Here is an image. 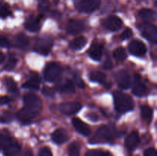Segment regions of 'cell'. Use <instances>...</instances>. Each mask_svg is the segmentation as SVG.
I'll use <instances>...</instances> for the list:
<instances>
[{
    "label": "cell",
    "mask_w": 157,
    "mask_h": 156,
    "mask_svg": "<svg viewBox=\"0 0 157 156\" xmlns=\"http://www.w3.org/2000/svg\"><path fill=\"white\" fill-rule=\"evenodd\" d=\"M103 24L107 29L114 32L119 30L122 27L123 21L119 17L116 15H110L104 20Z\"/></svg>",
    "instance_id": "obj_11"
},
{
    "label": "cell",
    "mask_w": 157,
    "mask_h": 156,
    "mask_svg": "<svg viewBox=\"0 0 157 156\" xmlns=\"http://www.w3.org/2000/svg\"><path fill=\"white\" fill-rule=\"evenodd\" d=\"M38 10L40 13L45 14L50 10V3L48 0H41L38 5Z\"/></svg>",
    "instance_id": "obj_34"
},
{
    "label": "cell",
    "mask_w": 157,
    "mask_h": 156,
    "mask_svg": "<svg viewBox=\"0 0 157 156\" xmlns=\"http://www.w3.org/2000/svg\"><path fill=\"white\" fill-rule=\"evenodd\" d=\"M85 29V24L79 19H71L68 21L67 25V32L71 35H77Z\"/></svg>",
    "instance_id": "obj_12"
},
{
    "label": "cell",
    "mask_w": 157,
    "mask_h": 156,
    "mask_svg": "<svg viewBox=\"0 0 157 156\" xmlns=\"http://www.w3.org/2000/svg\"><path fill=\"white\" fill-rule=\"evenodd\" d=\"M40 109H34L25 106L17 113V118L22 122H28L32 119H35L40 113Z\"/></svg>",
    "instance_id": "obj_6"
},
{
    "label": "cell",
    "mask_w": 157,
    "mask_h": 156,
    "mask_svg": "<svg viewBox=\"0 0 157 156\" xmlns=\"http://www.w3.org/2000/svg\"><path fill=\"white\" fill-rule=\"evenodd\" d=\"M42 93L48 97H54L55 96V90L48 87H44L42 88Z\"/></svg>",
    "instance_id": "obj_36"
},
{
    "label": "cell",
    "mask_w": 157,
    "mask_h": 156,
    "mask_svg": "<svg viewBox=\"0 0 157 156\" xmlns=\"http://www.w3.org/2000/svg\"><path fill=\"white\" fill-rule=\"evenodd\" d=\"M11 15V11L9 6L6 4H3L0 6V18H5Z\"/></svg>",
    "instance_id": "obj_35"
},
{
    "label": "cell",
    "mask_w": 157,
    "mask_h": 156,
    "mask_svg": "<svg viewBox=\"0 0 157 156\" xmlns=\"http://www.w3.org/2000/svg\"><path fill=\"white\" fill-rule=\"evenodd\" d=\"M138 28L144 38H147L150 42L156 44L157 41V28L154 24L145 22L140 24Z\"/></svg>",
    "instance_id": "obj_5"
},
{
    "label": "cell",
    "mask_w": 157,
    "mask_h": 156,
    "mask_svg": "<svg viewBox=\"0 0 157 156\" xmlns=\"http://www.w3.org/2000/svg\"><path fill=\"white\" fill-rule=\"evenodd\" d=\"M132 35H133V32L131 31V29L127 28L126 29V30L123 32L122 35H121V39L122 40L128 39V38H130Z\"/></svg>",
    "instance_id": "obj_40"
},
{
    "label": "cell",
    "mask_w": 157,
    "mask_h": 156,
    "mask_svg": "<svg viewBox=\"0 0 157 156\" xmlns=\"http://www.w3.org/2000/svg\"><path fill=\"white\" fill-rule=\"evenodd\" d=\"M74 79H75V84L78 85V87H80V88H81V89L84 88V87H85V84H84V82L83 81V80L81 79V76H80L78 73H75V76H74Z\"/></svg>",
    "instance_id": "obj_37"
},
{
    "label": "cell",
    "mask_w": 157,
    "mask_h": 156,
    "mask_svg": "<svg viewBox=\"0 0 157 156\" xmlns=\"http://www.w3.org/2000/svg\"><path fill=\"white\" fill-rule=\"evenodd\" d=\"M102 46L99 43L94 42L88 50L89 56L94 60V61H100L102 57Z\"/></svg>",
    "instance_id": "obj_21"
},
{
    "label": "cell",
    "mask_w": 157,
    "mask_h": 156,
    "mask_svg": "<svg viewBox=\"0 0 157 156\" xmlns=\"http://www.w3.org/2000/svg\"><path fill=\"white\" fill-rule=\"evenodd\" d=\"M153 109L147 105H144L141 106V115L143 119L147 122H150L153 118Z\"/></svg>",
    "instance_id": "obj_26"
},
{
    "label": "cell",
    "mask_w": 157,
    "mask_h": 156,
    "mask_svg": "<svg viewBox=\"0 0 157 156\" xmlns=\"http://www.w3.org/2000/svg\"><path fill=\"white\" fill-rule=\"evenodd\" d=\"M52 139L55 143L61 145L68 139V135L64 128H58L52 133Z\"/></svg>",
    "instance_id": "obj_18"
},
{
    "label": "cell",
    "mask_w": 157,
    "mask_h": 156,
    "mask_svg": "<svg viewBox=\"0 0 157 156\" xmlns=\"http://www.w3.org/2000/svg\"><path fill=\"white\" fill-rule=\"evenodd\" d=\"M74 5L79 12L90 13L100 7L101 0H74Z\"/></svg>",
    "instance_id": "obj_3"
},
{
    "label": "cell",
    "mask_w": 157,
    "mask_h": 156,
    "mask_svg": "<svg viewBox=\"0 0 157 156\" xmlns=\"http://www.w3.org/2000/svg\"><path fill=\"white\" fill-rule=\"evenodd\" d=\"M129 50L132 54L137 57H142L147 53V46L144 42L138 40H134L129 44Z\"/></svg>",
    "instance_id": "obj_10"
},
{
    "label": "cell",
    "mask_w": 157,
    "mask_h": 156,
    "mask_svg": "<svg viewBox=\"0 0 157 156\" xmlns=\"http://www.w3.org/2000/svg\"><path fill=\"white\" fill-rule=\"evenodd\" d=\"M133 93L137 96H144L147 94V87L141 80L140 75L136 74L134 76V82H133Z\"/></svg>",
    "instance_id": "obj_14"
},
{
    "label": "cell",
    "mask_w": 157,
    "mask_h": 156,
    "mask_svg": "<svg viewBox=\"0 0 157 156\" xmlns=\"http://www.w3.org/2000/svg\"><path fill=\"white\" fill-rule=\"evenodd\" d=\"M17 63H18V60L16 58L13 56V55H9V58H8V61L6 62V65H5L4 69L6 70H11L12 69L15 68V67L16 66Z\"/></svg>",
    "instance_id": "obj_32"
},
{
    "label": "cell",
    "mask_w": 157,
    "mask_h": 156,
    "mask_svg": "<svg viewBox=\"0 0 157 156\" xmlns=\"http://www.w3.org/2000/svg\"><path fill=\"white\" fill-rule=\"evenodd\" d=\"M112 67H113V64H112V62L111 61H110V58H107L105 62H104V67L105 69H110L112 68Z\"/></svg>",
    "instance_id": "obj_44"
},
{
    "label": "cell",
    "mask_w": 157,
    "mask_h": 156,
    "mask_svg": "<svg viewBox=\"0 0 157 156\" xmlns=\"http://www.w3.org/2000/svg\"><path fill=\"white\" fill-rule=\"evenodd\" d=\"M81 109V104L78 102H63L59 106V110L66 116H71L78 113Z\"/></svg>",
    "instance_id": "obj_8"
},
{
    "label": "cell",
    "mask_w": 157,
    "mask_h": 156,
    "mask_svg": "<svg viewBox=\"0 0 157 156\" xmlns=\"http://www.w3.org/2000/svg\"><path fill=\"white\" fill-rule=\"evenodd\" d=\"M117 135V132L113 127H110L108 125H101L95 132L94 135L92 136L89 142L91 144L111 142L116 139Z\"/></svg>",
    "instance_id": "obj_1"
},
{
    "label": "cell",
    "mask_w": 157,
    "mask_h": 156,
    "mask_svg": "<svg viewBox=\"0 0 157 156\" xmlns=\"http://www.w3.org/2000/svg\"><path fill=\"white\" fill-rule=\"evenodd\" d=\"M10 102V99L8 96H2L0 97V106L6 105Z\"/></svg>",
    "instance_id": "obj_43"
},
{
    "label": "cell",
    "mask_w": 157,
    "mask_h": 156,
    "mask_svg": "<svg viewBox=\"0 0 157 156\" xmlns=\"http://www.w3.org/2000/svg\"><path fill=\"white\" fill-rule=\"evenodd\" d=\"M62 73V67L58 64L50 62L46 65L44 70V77L48 82L57 80Z\"/></svg>",
    "instance_id": "obj_4"
},
{
    "label": "cell",
    "mask_w": 157,
    "mask_h": 156,
    "mask_svg": "<svg viewBox=\"0 0 157 156\" xmlns=\"http://www.w3.org/2000/svg\"><path fill=\"white\" fill-rule=\"evenodd\" d=\"M52 45H53V42L52 39L48 37H44V38L38 39L35 45V50L41 54L47 55L52 50Z\"/></svg>",
    "instance_id": "obj_7"
},
{
    "label": "cell",
    "mask_w": 157,
    "mask_h": 156,
    "mask_svg": "<svg viewBox=\"0 0 157 156\" xmlns=\"http://www.w3.org/2000/svg\"><path fill=\"white\" fill-rule=\"evenodd\" d=\"M40 77L38 73H32L29 76V80L23 84V87L26 89H32L34 90H38L39 89Z\"/></svg>",
    "instance_id": "obj_20"
},
{
    "label": "cell",
    "mask_w": 157,
    "mask_h": 156,
    "mask_svg": "<svg viewBox=\"0 0 157 156\" xmlns=\"http://www.w3.org/2000/svg\"><path fill=\"white\" fill-rule=\"evenodd\" d=\"M13 142L10 137L7 136L0 134V149H5L7 146H9Z\"/></svg>",
    "instance_id": "obj_33"
},
{
    "label": "cell",
    "mask_w": 157,
    "mask_h": 156,
    "mask_svg": "<svg viewBox=\"0 0 157 156\" xmlns=\"http://www.w3.org/2000/svg\"><path fill=\"white\" fill-rule=\"evenodd\" d=\"M114 106L118 113H124L131 111L134 108V102L129 95L121 91L113 93Z\"/></svg>",
    "instance_id": "obj_2"
},
{
    "label": "cell",
    "mask_w": 157,
    "mask_h": 156,
    "mask_svg": "<svg viewBox=\"0 0 157 156\" xmlns=\"http://www.w3.org/2000/svg\"><path fill=\"white\" fill-rule=\"evenodd\" d=\"M23 100H24L25 106L41 110V99L37 95L32 93H25L23 97Z\"/></svg>",
    "instance_id": "obj_13"
},
{
    "label": "cell",
    "mask_w": 157,
    "mask_h": 156,
    "mask_svg": "<svg viewBox=\"0 0 157 156\" xmlns=\"http://www.w3.org/2000/svg\"><path fill=\"white\" fill-rule=\"evenodd\" d=\"M56 89L58 91L64 93H74L75 92V87L73 81L67 79L62 81L56 86Z\"/></svg>",
    "instance_id": "obj_19"
},
{
    "label": "cell",
    "mask_w": 157,
    "mask_h": 156,
    "mask_svg": "<svg viewBox=\"0 0 157 156\" xmlns=\"http://www.w3.org/2000/svg\"><path fill=\"white\" fill-rule=\"evenodd\" d=\"M114 77L118 86L121 89L125 90V89H128L130 87L131 79H130V76L127 71L124 70H119L115 73Z\"/></svg>",
    "instance_id": "obj_9"
},
{
    "label": "cell",
    "mask_w": 157,
    "mask_h": 156,
    "mask_svg": "<svg viewBox=\"0 0 157 156\" xmlns=\"http://www.w3.org/2000/svg\"><path fill=\"white\" fill-rule=\"evenodd\" d=\"M21 156H33V154H32V151H24V152H23L22 154H21Z\"/></svg>",
    "instance_id": "obj_45"
},
{
    "label": "cell",
    "mask_w": 157,
    "mask_h": 156,
    "mask_svg": "<svg viewBox=\"0 0 157 156\" xmlns=\"http://www.w3.org/2000/svg\"><path fill=\"white\" fill-rule=\"evenodd\" d=\"M20 145L17 142H12L9 146L3 149L5 156H16L20 151Z\"/></svg>",
    "instance_id": "obj_23"
},
{
    "label": "cell",
    "mask_w": 157,
    "mask_h": 156,
    "mask_svg": "<svg viewBox=\"0 0 157 156\" xmlns=\"http://www.w3.org/2000/svg\"><path fill=\"white\" fill-rule=\"evenodd\" d=\"M86 44H87V39L84 37L81 36L72 40L69 44V46L74 50H81L86 45Z\"/></svg>",
    "instance_id": "obj_25"
},
{
    "label": "cell",
    "mask_w": 157,
    "mask_h": 156,
    "mask_svg": "<svg viewBox=\"0 0 157 156\" xmlns=\"http://www.w3.org/2000/svg\"><path fill=\"white\" fill-rule=\"evenodd\" d=\"M38 156H52V152L50 148L48 147H44L40 150Z\"/></svg>",
    "instance_id": "obj_38"
},
{
    "label": "cell",
    "mask_w": 157,
    "mask_h": 156,
    "mask_svg": "<svg viewBox=\"0 0 157 156\" xmlns=\"http://www.w3.org/2000/svg\"><path fill=\"white\" fill-rule=\"evenodd\" d=\"M140 139L138 132L136 131H133L127 136L124 145H125V147L127 149L131 151V150H133L135 148L137 147V145L140 143Z\"/></svg>",
    "instance_id": "obj_15"
},
{
    "label": "cell",
    "mask_w": 157,
    "mask_h": 156,
    "mask_svg": "<svg viewBox=\"0 0 157 156\" xmlns=\"http://www.w3.org/2000/svg\"><path fill=\"white\" fill-rule=\"evenodd\" d=\"M69 156H80V145L77 142H74L68 147Z\"/></svg>",
    "instance_id": "obj_30"
},
{
    "label": "cell",
    "mask_w": 157,
    "mask_h": 156,
    "mask_svg": "<svg viewBox=\"0 0 157 156\" xmlns=\"http://www.w3.org/2000/svg\"><path fill=\"white\" fill-rule=\"evenodd\" d=\"M12 119V115L10 113H6L3 114L2 116L0 117V122H10Z\"/></svg>",
    "instance_id": "obj_39"
},
{
    "label": "cell",
    "mask_w": 157,
    "mask_h": 156,
    "mask_svg": "<svg viewBox=\"0 0 157 156\" xmlns=\"http://www.w3.org/2000/svg\"><path fill=\"white\" fill-rule=\"evenodd\" d=\"M0 46L6 47V48H9L11 46V43L7 38H4V37H2V38H0Z\"/></svg>",
    "instance_id": "obj_41"
},
{
    "label": "cell",
    "mask_w": 157,
    "mask_h": 156,
    "mask_svg": "<svg viewBox=\"0 0 157 156\" xmlns=\"http://www.w3.org/2000/svg\"><path fill=\"white\" fill-rule=\"evenodd\" d=\"M4 58H5L4 54H3L0 51V64H1L3 61H4Z\"/></svg>",
    "instance_id": "obj_46"
},
{
    "label": "cell",
    "mask_w": 157,
    "mask_h": 156,
    "mask_svg": "<svg viewBox=\"0 0 157 156\" xmlns=\"http://www.w3.org/2000/svg\"><path fill=\"white\" fill-rule=\"evenodd\" d=\"M5 84H6V87H7L8 90L10 93H18V87H17V84L12 77H7L5 80Z\"/></svg>",
    "instance_id": "obj_28"
},
{
    "label": "cell",
    "mask_w": 157,
    "mask_h": 156,
    "mask_svg": "<svg viewBox=\"0 0 157 156\" xmlns=\"http://www.w3.org/2000/svg\"><path fill=\"white\" fill-rule=\"evenodd\" d=\"M139 15L146 21H152L156 19V12L150 9H142L140 10Z\"/></svg>",
    "instance_id": "obj_24"
},
{
    "label": "cell",
    "mask_w": 157,
    "mask_h": 156,
    "mask_svg": "<svg viewBox=\"0 0 157 156\" xmlns=\"http://www.w3.org/2000/svg\"><path fill=\"white\" fill-rule=\"evenodd\" d=\"M25 27L27 30L32 32H37L40 29L39 20L35 16H30L28 18L27 21L25 23Z\"/></svg>",
    "instance_id": "obj_22"
},
{
    "label": "cell",
    "mask_w": 157,
    "mask_h": 156,
    "mask_svg": "<svg viewBox=\"0 0 157 156\" xmlns=\"http://www.w3.org/2000/svg\"><path fill=\"white\" fill-rule=\"evenodd\" d=\"M72 124L75 129L84 136H88L90 134V128L85 122H83L79 118H73L72 119Z\"/></svg>",
    "instance_id": "obj_16"
},
{
    "label": "cell",
    "mask_w": 157,
    "mask_h": 156,
    "mask_svg": "<svg viewBox=\"0 0 157 156\" xmlns=\"http://www.w3.org/2000/svg\"><path fill=\"white\" fill-rule=\"evenodd\" d=\"M90 79L94 82L104 84L106 80V75L100 71H93L90 74Z\"/></svg>",
    "instance_id": "obj_27"
},
{
    "label": "cell",
    "mask_w": 157,
    "mask_h": 156,
    "mask_svg": "<svg viewBox=\"0 0 157 156\" xmlns=\"http://www.w3.org/2000/svg\"><path fill=\"white\" fill-rule=\"evenodd\" d=\"M14 46L17 48L25 50L29 46V39L25 34H18L14 37Z\"/></svg>",
    "instance_id": "obj_17"
},
{
    "label": "cell",
    "mask_w": 157,
    "mask_h": 156,
    "mask_svg": "<svg viewBox=\"0 0 157 156\" xmlns=\"http://www.w3.org/2000/svg\"><path fill=\"white\" fill-rule=\"evenodd\" d=\"M85 156H112L111 153L109 151H103L100 149L89 150L86 152Z\"/></svg>",
    "instance_id": "obj_31"
},
{
    "label": "cell",
    "mask_w": 157,
    "mask_h": 156,
    "mask_svg": "<svg viewBox=\"0 0 157 156\" xmlns=\"http://www.w3.org/2000/svg\"><path fill=\"white\" fill-rule=\"evenodd\" d=\"M113 57L117 61H124L127 57L125 49L121 47L116 48L113 50Z\"/></svg>",
    "instance_id": "obj_29"
},
{
    "label": "cell",
    "mask_w": 157,
    "mask_h": 156,
    "mask_svg": "<svg viewBox=\"0 0 157 156\" xmlns=\"http://www.w3.org/2000/svg\"><path fill=\"white\" fill-rule=\"evenodd\" d=\"M144 156H157V152L156 149L153 148H147L144 151Z\"/></svg>",
    "instance_id": "obj_42"
}]
</instances>
